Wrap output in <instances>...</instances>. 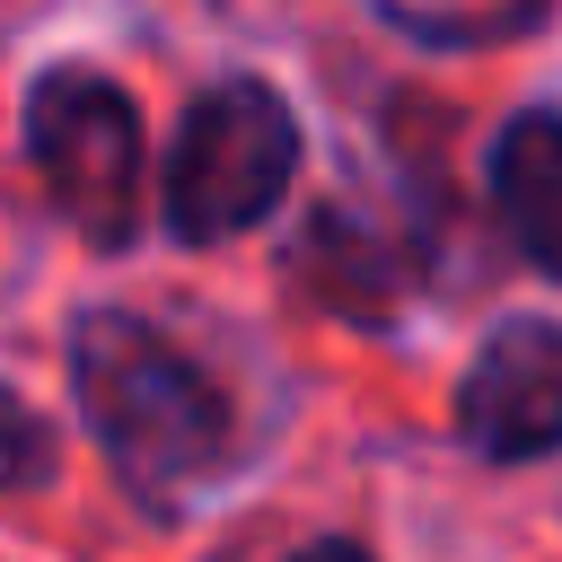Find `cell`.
<instances>
[{
  "label": "cell",
  "instance_id": "cell-5",
  "mask_svg": "<svg viewBox=\"0 0 562 562\" xmlns=\"http://www.w3.org/2000/svg\"><path fill=\"white\" fill-rule=\"evenodd\" d=\"M492 202L518 255L562 281V114H518L492 140Z\"/></svg>",
  "mask_w": 562,
  "mask_h": 562
},
{
  "label": "cell",
  "instance_id": "cell-3",
  "mask_svg": "<svg viewBox=\"0 0 562 562\" xmlns=\"http://www.w3.org/2000/svg\"><path fill=\"white\" fill-rule=\"evenodd\" d=\"M26 158L79 237L123 246L140 228V114L97 70H44L26 97Z\"/></svg>",
  "mask_w": 562,
  "mask_h": 562
},
{
  "label": "cell",
  "instance_id": "cell-1",
  "mask_svg": "<svg viewBox=\"0 0 562 562\" xmlns=\"http://www.w3.org/2000/svg\"><path fill=\"white\" fill-rule=\"evenodd\" d=\"M70 386L79 413L97 430V448L114 457V474L140 501H176L202 474H220L228 457V404L220 386L140 316H79L70 325Z\"/></svg>",
  "mask_w": 562,
  "mask_h": 562
},
{
  "label": "cell",
  "instance_id": "cell-8",
  "mask_svg": "<svg viewBox=\"0 0 562 562\" xmlns=\"http://www.w3.org/2000/svg\"><path fill=\"white\" fill-rule=\"evenodd\" d=\"M299 562H369V553H351V544H307Z\"/></svg>",
  "mask_w": 562,
  "mask_h": 562
},
{
  "label": "cell",
  "instance_id": "cell-4",
  "mask_svg": "<svg viewBox=\"0 0 562 562\" xmlns=\"http://www.w3.org/2000/svg\"><path fill=\"white\" fill-rule=\"evenodd\" d=\"M457 430L483 457H544L562 448V325L509 316L483 334L465 386H457Z\"/></svg>",
  "mask_w": 562,
  "mask_h": 562
},
{
  "label": "cell",
  "instance_id": "cell-6",
  "mask_svg": "<svg viewBox=\"0 0 562 562\" xmlns=\"http://www.w3.org/2000/svg\"><path fill=\"white\" fill-rule=\"evenodd\" d=\"M53 457H61V448H53V422L0 386V492H35V483L53 474Z\"/></svg>",
  "mask_w": 562,
  "mask_h": 562
},
{
  "label": "cell",
  "instance_id": "cell-2",
  "mask_svg": "<svg viewBox=\"0 0 562 562\" xmlns=\"http://www.w3.org/2000/svg\"><path fill=\"white\" fill-rule=\"evenodd\" d=\"M299 167V123L263 79H220L193 97L176 149H167V228L176 237H237L255 228Z\"/></svg>",
  "mask_w": 562,
  "mask_h": 562
},
{
  "label": "cell",
  "instance_id": "cell-7",
  "mask_svg": "<svg viewBox=\"0 0 562 562\" xmlns=\"http://www.w3.org/2000/svg\"><path fill=\"white\" fill-rule=\"evenodd\" d=\"M386 26H395V35H413V44H501V35H527V26H536V9H509V18H439V9H386Z\"/></svg>",
  "mask_w": 562,
  "mask_h": 562
}]
</instances>
